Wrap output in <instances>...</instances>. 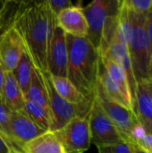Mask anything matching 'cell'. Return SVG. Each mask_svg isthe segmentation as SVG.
Returning a JSON list of instances; mask_svg holds the SVG:
<instances>
[{
	"mask_svg": "<svg viewBox=\"0 0 152 153\" xmlns=\"http://www.w3.org/2000/svg\"><path fill=\"white\" fill-rule=\"evenodd\" d=\"M5 69L1 62V59H0V93H1V91H2V88H3V85H4V75H5Z\"/></svg>",
	"mask_w": 152,
	"mask_h": 153,
	"instance_id": "obj_33",
	"label": "cell"
},
{
	"mask_svg": "<svg viewBox=\"0 0 152 153\" xmlns=\"http://www.w3.org/2000/svg\"><path fill=\"white\" fill-rule=\"evenodd\" d=\"M47 4L51 11L56 17L64 10L74 5L71 0H47Z\"/></svg>",
	"mask_w": 152,
	"mask_h": 153,
	"instance_id": "obj_27",
	"label": "cell"
},
{
	"mask_svg": "<svg viewBox=\"0 0 152 153\" xmlns=\"http://www.w3.org/2000/svg\"><path fill=\"white\" fill-rule=\"evenodd\" d=\"M141 123L145 126V128L147 129V132L152 134V123H150V122H141Z\"/></svg>",
	"mask_w": 152,
	"mask_h": 153,
	"instance_id": "obj_34",
	"label": "cell"
},
{
	"mask_svg": "<svg viewBox=\"0 0 152 153\" xmlns=\"http://www.w3.org/2000/svg\"><path fill=\"white\" fill-rule=\"evenodd\" d=\"M99 153H133L129 138L125 137L115 144L99 147Z\"/></svg>",
	"mask_w": 152,
	"mask_h": 153,
	"instance_id": "obj_25",
	"label": "cell"
},
{
	"mask_svg": "<svg viewBox=\"0 0 152 153\" xmlns=\"http://www.w3.org/2000/svg\"><path fill=\"white\" fill-rule=\"evenodd\" d=\"M138 143L141 147H142L143 149H145L147 152H149L150 153H152V134L148 133L147 135L141 140L140 142L136 143Z\"/></svg>",
	"mask_w": 152,
	"mask_h": 153,
	"instance_id": "obj_31",
	"label": "cell"
},
{
	"mask_svg": "<svg viewBox=\"0 0 152 153\" xmlns=\"http://www.w3.org/2000/svg\"><path fill=\"white\" fill-rule=\"evenodd\" d=\"M94 100L111 122L116 126L121 134L124 137L128 138L132 128L140 121L136 113L110 100L106 96L98 83L95 89Z\"/></svg>",
	"mask_w": 152,
	"mask_h": 153,
	"instance_id": "obj_7",
	"label": "cell"
},
{
	"mask_svg": "<svg viewBox=\"0 0 152 153\" xmlns=\"http://www.w3.org/2000/svg\"><path fill=\"white\" fill-rule=\"evenodd\" d=\"M41 72V71H40ZM42 78L47 88L49 110L51 114V132H56L75 117H83L90 115L93 100H87L81 104H72L58 95L53 87L50 75L47 72H41Z\"/></svg>",
	"mask_w": 152,
	"mask_h": 153,
	"instance_id": "obj_3",
	"label": "cell"
},
{
	"mask_svg": "<svg viewBox=\"0 0 152 153\" xmlns=\"http://www.w3.org/2000/svg\"><path fill=\"white\" fill-rule=\"evenodd\" d=\"M131 20L133 28L128 50L137 82L140 80L151 79L150 44L146 31L145 14H138L131 11Z\"/></svg>",
	"mask_w": 152,
	"mask_h": 153,
	"instance_id": "obj_4",
	"label": "cell"
},
{
	"mask_svg": "<svg viewBox=\"0 0 152 153\" xmlns=\"http://www.w3.org/2000/svg\"><path fill=\"white\" fill-rule=\"evenodd\" d=\"M129 140H130V139H129ZM130 143H131V146H132L133 153H150L149 152H147L145 149H143L142 147H141V146H140L138 143H136L135 142L130 140Z\"/></svg>",
	"mask_w": 152,
	"mask_h": 153,
	"instance_id": "obj_32",
	"label": "cell"
},
{
	"mask_svg": "<svg viewBox=\"0 0 152 153\" xmlns=\"http://www.w3.org/2000/svg\"><path fill=\"white\" fill-rule=\"evenodd\" d=\"M50 80L58 95L69 103L81 104L87 100H93L84 97L66 77L50 75Z\"/></svg>",
	"mask_w": 152,
	"mask_h": 153,
	"instance_id": "obj_20",
	"label": "cell"
},
{
	"mask_svg": "<svg viewBox=\"0 0 152 153\" xmlns=\"http://www.w3.org/2000/svg\"><path fill=\"white\" fill-rule=\"evenodd\" d=\"M68 64V49L66 34L56 25L47 51V72L50 75L66 77Z\"/></svg>",
	"mask_w": 152,
	"mask_h": 153,
	"instance_id": "obj_9",
	"label": "cell"
},
{
	"mask_svg": "<svg viewBox=\"0 0 152 153\" xmlns=\"http://www.w3.org/2000/svg\"><path fill=\"white\" fill-rule=\"evenodd\" d=\"M21 1H6L0 12V37L9 28L13 27Z\"/></svg>",
	"mask_w": 152,
	"mask_h": 153,
	"instance_id": "obj_23",
	"label": "cell"
},
{
	"mask_svg": "<svg viewBox=\"0 0 152 153\" xmlns=\"http://www.w3.org/2000/svg\"><path fill=\"white\" fill-rule=\"evenodd\" d=\"M13 151L17 150L10 143H8L6 139L0 134V153H11Z\"/></svg>",
	"mask_w": 152,
	"mask_h": 153,
	"instance_id": "obj_30",
	"label": "cell"
},
{
	"mask_svg": "<svg viewBox=\"0 0 152 153\" xmlns=\"http://www.w3.org/2000/svg\"><path fill=\"white\" fill-rule=\"evenodd\" d=\"M151 78H152V65H151Z\"/></svg>",
	"mask_w": 152,
	"mask_h": 153,
	"instance_id": "obj_36",
	"label": "cell"
},
{
	"mask_svg": "<svg viewBox=\"0 0 152 153\" xmlns=\"http://www.w3.org/2000/svg\"><path fill=\"white\" fill-rule=\"evenodd\" d=\"M145 24L146 31L148 35L149 44H150V69L152 65V8L145 14Z\"/></svg>",
	"mask_w": 152,
	"mask_h": 153,
	"instance_id": "obj_29",
	"label": "cell"
},
{
	"mask_svg": "<svg viewBox=\"0 0 152 153\" xmlns=\"http://www.w3.org/2000/svg\"><path fill=\"white\" fill-rule=\"evenodd\" d=\"M131 11L138 14H146L152 8V0H125Z\"/></svg>",
	"mask_w": 152,
	"mask_h": 153,
	"instance_id": "obj_26",
	"label": "cell"
},
{
	"mask_svg": "<svg viewBox=\"0 0 152 153\" xmlns=\"http://www.w3.org/2000/svg\"><path fill=\"white\" fill-rule=\"evenodd\" d=\"M148 132L147 129L145 128V126L139 121L131 130L128 138L131 141H133L135 143L140 142L141 140H142L146 135H147Z\"/></svg>",
	"mask_w": 152,
	"mask_h": 153,
	"instance_id": "obj_28",
	"label": "cell"
},
{
	"mask_svg": "<svg viewBox=\"0 0 152 153\" xmlns=\"http://www.w3.org/2000/svg\"><path fill=\"white\" fill-rule=\"evenodd\" d=\"M133 102L139 120L152 123V88L150 79L137 82Z\"/></svg>",
	"mask_w": 152,
	"mask_h": 153,
	"instance_id": "obj_14",
	"label": "cell"
},
{
	"mask_svg": "<svg viewBox=\"0 0 152 153\" xmlns=\"http://www.w3.org/2000/svg\"><path fill=\"white\" fill-rule=\"evenodd\" d=\"M121 1L119 0H94L82 7L88 24L87 39L99 51L106 25L111 16L119 11Z\"/></svg>",
	"mask_w": 152,
	"mask_h": 153,
	"instance_id": "obj_5",
	"label": "cell"
},
{
	"mask_svg": "<svg viewBox=\"0 0 152 153\" xmlns=\"http://www.w3.org/2000/svg\"><path fill=\"white\" fill-rule=\"evenodd\" d=\"M97 83L100 86L106 96H108L110 100L113 101L125 106V108H129L130 110H134L132 108V107L129 105L127 100H125L124 94L122 93L121 90L117 86V84L114 82V80L111 78L109 74L108 73L106 67L104 66L101 59L99 58V70H98V81Z\"/></svg>",
	"mask_w": 152,
	"mask_h": 153,
	"instance_id": "obj_17",
	"label": "cell"
},
{
	"mask_svg": "<svg viewBox=\"0 0 152 153\" xmlns=\"http://www.w3.org/2000/svg\"><path fill=\"white\" fill-rule=\"evenodd\" d=\"M57 25L47 1H21L13 27L20 34L34 66L47 72L48 47Z\"/></svg>",
	"mask_w": 152,
	"mask_h": 153,
	"instance_id": "obj_1",
	"label": "cell"
},
{
	"mask_svg": "<svg viewBox=\"0 0 152 153\" xmlns=\"http://www.w3.org/2000/svg\"><path fill=\"white\" fill-rule=\"evenodd\" d=\"M25 100H30L41 106L50 114L47 88L45 86L41 72L39 69H37L35 66L33 69V74H32L31 81L30 83V87L25 96ZM50 117H51V114H50Z\"/></svg>",
	"mask_w": 152,
	"mask_h": 153,
	"instance_id": "obj_19",
	"label": "cell"
},
{
	"mask_svg": "<svg viewBox=\"0 0 152 153\" xmlns=\"http://www.w3.org/2000/svg\"><path fill=\"white\" fill-rule=\"evenodd\" d=\"M0 98L4 106L11 112H19L23 110L25 98L12 72H5Z\"/></svg>",
	"mask_w": 152,
	"mask_h": 153,
	"instance_id": "obj_15",
	"label": "cell"
},
{
	"mask_svg": "<svg viewBox=\"0 0 152 153\" xmlns=\"http://www.w3.org/2000/svg\"><path fill=\"white\" fill-rule=\"evenodd\" d=\"M89 116L75 117L54 132L61 142L65 153H84L90 149L91 141Z\"/></svg>",
	"mask_w": 152,
	"mask_h": 153,
	"instance_id": "obj_6",
	"label": "cell"
},
{
	"mask_svg": "<svg viewBox=\"0 0 152 153\" xmlns=\"http://www.w3.org/2000/svg\"><path fill=\"white\" fill-rule=\"evenodd\" d=\"M89 125L91 143L95 144L97 148L115 144L125 138L100 108L95 100L89 116Z\"/></svg>",
	"mask_w": 152,
	"mask_h": 153,
	"instance_id": "obj_8",
	"label": "cell"
},
{
	"mask_svg": "<svg viewBox=\"0 0 152 153\" xmlns=\"http://www.w3.org/2000/svg\"><path fill=\"white\" fill-rule=\"evenodd\" d=\"M68 64L66 78L86 98L94 99L99 53L87 38L66 35Z\"/></svg>",
	"mask_w": 152,
	"mask_h": 153,
	"instance_id": "obj_2",
	"label": "cell"
},
{
	"mask_svg": "<svg viewBox=\"0 0 152 153\" xmlns=\"http://www.w3.org/2000/svg\"><path fill=\"white\" fill-rule=\"evenodd\" d=\"M23 111L38 126L45 131L50 130L51 117L44 108L30 100H25Z\"/></svg>",
	"mask_w": 152,
	"mask_h": 153,
	"instance_id": "obj_22",
	"label": "cell"
},
{
	"mask_svg": "<svg viewBox=\"0 0 152 153\" xmlns=\"http://www.w3.org/2000/svg\"><path fill=\"white\" fill-rule=\"evenodd\" d=\"M33 69H34L33 62L30 59V56L27 54V52L24 51L16 67L12 72L20 89L22 90L24 95V98L30 87V83L33 74Z\"/></svg>",
	"mask_w": 152,
	"mask_h": 153,
	"instance_id": "obj_21",
	"label": "cell"
},
{
	"mask_svg": "<svg viewBox=\"0 0 152 153\" xmlns=\"http://www.w3.org/2000/svg\"><path fill=\"white\" fill-rule=\"evenodd\" d=\"M57 25L66 35L87 38L88 24L82 6L73 5L61 12L56 17Z\"/></svg>",
	"mask_w": 152,
	"mask_h": 153,
	"instance_id": "obj_13",
	"label": "cell"
},
{
	"mask_svg": "<svg viewBox=\"0 0 152 153\" xmlns=\"http://www.w3.org/2000/svg\"><path fill=\"white\" fill-rule=\"evenodd\" d=\"M22 153H65L54 132L47 131L28 142L22 148Z\"/></svg>",
	"mask_w": 152,
	"mask_h": 153,
	"instance_id": "obj_16",
	"label": "cell"
},
{
	"mask_svg": "<svg viewBox=\"0 0 152 153\" xmlns=\"http://www.w3.org/2000/svg\"><path fill=\"white\" fill-rule=\"evenodd\" d=\"M150 82H151V88H152V78L150 79Z\"/></svg>",
	"mask_w": 152,
	"mask_h": 153,
	"instance_id": "obj_37",
	"label": "cell"
},
{
	"mask_svg": "<svg viewBox=\"0 0 152 153\" xmlns=\"http://www.w3.org/2000/svg\"><path fill=\"white\" fill-rule=\"evenodd\" d=\"M103 55L109 56L125 71L127 76L129 84H130V88H131V91H132V95L133 99L137 82H136V79L134 76L133 69L132 60H131L128 48L125 45V43L120 39V38L116 34V30L113 39H111L108 47V49Z\"/></svg>",
	"mask_w": 152,
	"mask_h": 153,
	"instance_id": "obj_12",
	"label": "cell"
},
{
	"mask_svg": "<svg viewBox=\"0 0 152 153\" xmlns=\"http://www.w3.org/2000/svg\"><path fill=\"white\" fill-rule=\"evenodd\" d=\"M25 47L18 31L9 28L0 37V59L7 72H13L20 61Z\"/></svg>",
	"mask_w": 152,
	"mask_h": 153,
	"instance_id": "obj_11",
	"label": "cell"
},
{
	"mask_svg": "<svg viewBox=\"0 0 152 153\" xmlns=\"http://www.w3.org/2000/svg\"><path fill=\"white\" fill-rule=\"evenodd\" d=\"M47 131L38 126L22 111L12 112L10 117V137L14 147L22 152V148L28 142Z\"/></svg>",
	"mask_w": 152,
	"mask_h": 153,
	"instance_id": "obj_10",
	"label": "cell"
},
{
	"mask_svg": "<svg viewBox=\"0 0 152 153\" xmlns=\"http://www.w3.org/2000/svg\"><path fill=\"white\" fill-rule=\"evenodd\" d=\"M11 113L12 112L4 106V104L3 103V101H2V100L0 98V134L6 139V141L8 143H10L14 147V145L13 144V143L11 141V137H10V117H11Z\"/></svg>",
	"mask_w": 152,
	"mask_h": 153,
	"instance_id": "obj_24",
	"label": "cell"
},
{
	"mask_svg": "<svg viewBox=\"0 0 152 153\" xmlns=\"http://www.w3.org/2000/svg\"><path fill=\"white\" fill-rule=\"evenodd\" d=\"M11 153H22V152H18V151H13Z\"/></svg>",
	"mask_w": 152,
	"mask_h": 153,
	"instance_id": "obj_35",
	"label": "cell"
},
{
	"mask_svg": "<svg viewBox=\"0 0 152 153\" xmlns=\"http://www.w3.org/2000/svg\"><path fill=\"white\" fill-rule=\"evenodd\" d=\"M100 59H101L104 66L106 67L108 73L111 76V78L114 80V82L117 84V86L121 90V91L124 94L127 102L132 107V108L134 110V102H133L131 88H130V84H129L127 76H126L125 71L114 60H112L109 56H108L106 55L100 56Z\"/></svg>",
	"mask_w": 152,
	"mask_h": 153,
	"instance_id": "obj_18",
	"label": "cell"
}]
</instances>
